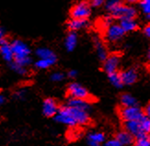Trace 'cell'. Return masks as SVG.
Returning <instances> with one entry per match:
<instances>
[{"label": "cell", "mask_w": 150, "mask_h": 146, "mask_svg": "<svg viewBox=\"0 0 150 146\" xmlns=\"http://www.w3.org/2000/svg\"><path fill=\"white\" fill-rule=\"evenodd\" d=\"M58 123L74 128L77 126H86L90 122L89 111L71 108L67 105L62 106L57 115L54 118Z\"/></svg>", "instance_id": "cell-1"}, {"label": "cell", "mask_w": 150, "mask_h": 146, "mask_svg": "<svg viewBox=\"0 0 150 146\" xmlns=\"http://www.w3.org/2000/svg\"><path fill=\"white\" fill-rule=\"evenodd\" d=\"M110 15L113 18L119 19V21L127 18H135V17L137 16V9L131 4H125L121 1L116 8L110 13Z\"/></svg>", "instance_id": "cell-2"}, {"label": "cell", "mask_w": 150, "mask_h": 146, "mask_svg": "<svg viewBox=\"0 0 150 146\" xmlns=\"http://www.w3.org/2000/svg\"><path fill=\"white\" fill-rule=\"evenodd\" d=\"M119 116L123 122L127 121H140L144 118L145 112L139 106L130 108H122L119 109Z\"/></svg>", "instance_id": "cell-3"}, {"label": "cell", "mask_w": 150, "mask_h": 146, "mask_svg": "<svg viewBox=\"0 0 150 146\" xmlns=\"http://www.w3.org/2000/svg\"><path fill=\"white\" fill-rule=\"evenodd\" d=\"M67 95L69 98H76V99H82V100L91 101L92 97H91L89 91L83 87V85L77 82H72L67 85Z\"/></svg>", "instance_id": "cell-4"}, {"label": "cell", "mask_w": 150, "mask_h": 146, "mask_svg": "<svg viewBox=\"0 0 150 146\" xmlns=\"http://www.w3.org/2000/svg\"><path fill=\"white\" fill-rule=\"evenodd\" d=\"M70 18L75 19H88L91 15L90 3L86 1H80L76 3L70 8Z\"/></svg>", "instance_id": "cell-5"}, {"label": "cell", "mask_w": 150, "mask_h": 146, "mask_svg": "<svg viewBox=\"0 0 150 146\" xmlns=\"http://www.w3.org/2000/svg\"><path fill=\"white\" fill-rule=\"evenodd\" d=\"M125 34L119 23H113L104 30V39L109 43H117L122 39Z\"/></svg>", "instance_id": "cell-6"}, {"label": "cell", "mask_w": 150, "mask_h": 146, "mask_svg": "<svg viewBox=\"0 0 150 146\" xmlns=\"http://www.w3.org/2000/svg\"><path fill=\"white\" fill-rule=\"evenodd\" d=\"M121 64V56L117 54H109V56L102 62V69L107 75L119 72Z\"/></svg>", "instance_id": "cell-7"}, {"label": "cell", "mask_w": 150, "mask_h": 146, "mask_svg": "<svg viewBox=\"0 0 150 146\" xmlns=\"http://www.w3.org/2000/svg\"><path fill=\"white\" fill-rule=\"evenodd\" d=\"M11 47L15 60H21L30 57V48L21 39H15L11 42Z\"/></svg>", "instance_id": "cell-8"}, {"label": "cell", "mask_w": 150, "mask_h": 146, "mask_svg": "<svg viewBox=\"0 0 150 146\" xmlns=\"http://www.w3.org/2000/svg\"><path fill=\"white\" fill-rule=\"evenodd\" d=\"M59 105L54 98H45L42 103V113L47 118H54L59 111Z\"/></svg>", "instance_id": "cell-9"}, {"label": "cell", "mask_w": 150, "mask_h": 146, "mask_svg": "<svg viewBox=\"0 0 150 146\" xmlns=\"http://www.w3.org/2000/svg\"><path fill=\"white\" fill-rule=\"evenodd\" d=\"M120 75L123 85H133L137 82L139 78V73L134 67H129L120 72Z\"/></svg>", "instance_id": "cell-10"}, {"label": "cell", "mask_w": 150, "mask_h": 146, "mask_svg": "<svg viewBox=\"0 0 150 146\" xmlns=\"http://www.w3.org/2000/svg\"><path fill=\"white\" fill-rule=\"evenodd\" d=\"M106 142V135L101 131H92L87 135L88 146H100Z\"/></svg>", "instance_id": "cell-11"}, {"label": "cell", "mask_w": 150, "mask_h": 146, "mask_svg": "<svg viewBox=\"0 0 150 146\" xmlns=\"http://www.w3.org/2000/svg\"><path fill=\"white\" fill-rule=\"evenodd\" d=\"M93 45H94V49L96 51V54L98 56L100 61H104L108 56H109V52H108V49L106 44L104 43V42L100 38H94L93 41Z\"/></svg>", "instance_id": "cell-12"}, {"label": "cell", "mask_w": 150, "mask_h": 146, "mask_svg": "<svg viewBox=\"0 0 150 146\" xmlns=\"http://www.w3.org/2000/svg\"><path fill=\"white\" fill-rule=\"evenodd\" d=\"M123 130L128 131L130 134L135 138H137L141 135H145L143 133L140 121H127L123 122Z\"/></svg>", "instance_id": "cell-13"}, {"label": "cell", "mask_w": 150, "mask_h": 146, "mask_svg": "<svg viewBox=\"0 0 150 146\" xmlns=\"http://www.w3.org/2000/svg\"><path fill=\"white\" fill-rule=\"evenodd\" d=\"M0 54L5 61L8 62L9 63L14 61V54H13L11 43H9L6 39L0 43Z\"/></svg>", "instance_id": "cell-14"}, {"label": "cell", "mask_w": 150, "mask_h": 146, "mask_svg": "<svg viewBox=\"0 0 150 146\" xmlns=\"http://www.w3.org/2000/svg\"><path fill=\"white\" fill-rule=\"evenodd\" d=\"M69 31L76 32L88 27V19H75L70 18L67 23Z\"/></svg>", "instance_id": "cell-15"}, {"label": "cell", "mask_w": 150, "mask_h": 146, "mask_svg": "<svg viewBox=\"0 0 150 146\" xmlns=\"http://www.w3.org/2000/svg\"><path fill=\"white\" fill-rule=\"evenodd\" d=\"M36 56L38 59H42V60H49V61H53L54 63L57 62V56L54 52L51 49L47 47H39L36 51Z\"/></svg>", "instance_id": "cell-16"}, {"label": "cell", "mask_w": 150, "mask_h": 146, "mask_svg": "<svg viewBox=\"0 0 150 146\" xmlns=\"http://www.w3.org/2000/svg\"><path fill=\"white\" fill-rule=\"evenodd\" d=\"M115 138H116V140L122 144V146H130L134 144V137L132 136L125 130H119L116 133Z\"/></svg>", "instance_id": "cell-17"}, {"label": "cell", "mask_w": 150, "mask_h": 146, "mask_svg": "<svg viewBox=\"0 0 150 146\" xmlns=\"http://www.w3.org/2000/svg\"><path fill=\"white\" fill-rule=\"evenodd\" d=\"M119 24L125 33L134 32L135 30H137L139 28V23L137 20H136V18L122 19V20L119 21Z\"/></svg>", "instance_id": "cell-18"}, {"label": "cell", "mask_w": 150, "mask_h": 146, "mask_svg": "<svg viewBox=\"0 0 150 146\" xmlns=\"http://www.w3.org/2000/svg\"><path fill=\"white\" fill-rule=\"evenodd\" d=\"M78 42V37L76 32L69 31V33L67 35L64 39V47H66L67 51H73Z\"/></svg>", "instance_id": "cell-19"}, {"label": "cell", "mask_w": 150, "mask_h": 146, "mask_svg": "<svg viewBox=\"0 0 150 146\" xmlns=\"http://www.w3.org/2000/svg\"><path fill=\"white\" fill-rule=\"evenodd\" d=\"M67 106L71 108H75L83 110H90V102L87 100H82V99H76V98H69L67 103Z\"/></svg>", "instance_id": "cell-20"}, {"label": "cell", "mask_w": 150, "mask_h": 146, "mask_svg": "<svg viewBox=\"0 0 150 146\" xmlns=\"http://www.w3.org/2000/svg\"><path fill=\"white\" fill-rule=\"evenodd\" d=\"M120 104L122 108H130L134 107L137 105V99H136L132 94L130 93H125L120 97Z\"/></svg>", "instance_id": "cell-21"}, {"label": "cell", "mask_w": 150, "mask_h": 146, "mask_svg": "<svg viewBox=\"0 0 150 146\" xmlns=\"http://www.w3.org/2000/svg\"><path fill=\"white\" fill-rule=\"evenodd\" d=\"M108 79H109V82L112 84V85H113L115 88H122V87H125L122 84L121 75H120V72L114 73V74H112V75H109Z\"/></svg>", "instance_id": "cell-22"}, {"label": "cell", "mask_w": 150, "mask_h": 146, "mask_svg": "<svg viewBox=\"0 0 150 146\" xmlns=\"http://www.w3.org/2000/svg\"><path fill=\"white\" fill-rule=\"evenodd\" d=\"M55 63H54L53 61H49V60L38 59L37 61L35 62V66H36V68H38V69L43 70V69H48V68H50L51 66L54 65Z\"/></svg>", "instance_id": "cell-23"}, {"label": "cell", "mask_w": 150, "mask_h": 146, "mask_svg": "<svg viewBox=\"0 0 150 146\" xmlns=\"http://www.w3.org/2000/svg\"><path fill=\"white\" fill-rule=\"evenodd\" d=\"M140 125H141L143 133L145 135H149L150 134V118L145 115L144 118L140 121Z\"/></svg>", "instance_id": "cell-24"}, {"label": "cell", "mask_w": 150, "mask_h": 146, "mask_svg": "<svg viewBox=\"0 0 150 146\" xmlns=\"http://www.w3.org/2000/svg\"><path fill=\"white\" fill-rule=\"evenodd\" d=\"M134 146H150V141L147 135H141L134 139Z\"/></svg>", "instance_id": "cell-25"}, {"label": "cell", "mask_w": 150, "mask_h": 146, "mask_svg": "<svg viewBox=\"0 0 150 146\" xmlns=\"http://www.w3.org/2000/svg\"><path fill=\"white\" fill-rule=\"evenodd\" d=\"M9 66H10V69L12 71H14L15 73H17V74H19V75H26L28 73V70L26 67H23V66L18 64L17 63H15L14 61H13L12 63H9Z\"/></svg>", "instance_id": "cell-26"}, {"label": "cell", "mask_w": 150, "mask_h": 146, "mask_svg": "<svg viewBox=\"0 0 150 146\" xmlns=\"http://www.w3.org/2000/svg\"><path fill=\"white\" fill-rule=\"evenodd\" d=\"M138 6L143 14L146 17L150 15V0H142L138 3Z\"/></svg>", "instance_id": "cell-27"}, {"label": "cell", "mask_w": 150, "mask_h": 146, "mask_svg": "<svg viewBox=\"0 0 150 146\" xmlns=\"http://www.w3.org/2000/svg\"><path fill=\"white\" fill-rule=\"evenodd\" d=\"M113 18L110 16V15H108V16H105V17H102L100 20V27L105 30L107 28H109L110 25L113 24Z\"/></svg>", "instance_id": "cell-28"}, {"label": "cell", "mask_w": 150, "mask_h": 146, "mask_svg": "<svg viewBox=\"0 0 150 146\" xmlns=\"http://www.w3.org/2000/svg\"><path fill=\"white\" fill-rule=\"evenodd\" d=\"M64 77H66V75H64V74H63L62 72H54L51 75V80L53 82L58 83V82L63 81Z\"/></svg>", "instance_id": "cell-29"}, {"label": "cell", "mask_w": 150, "mask_h": 146, "mask_svg": "<svg viewBox=\"0 0 150 146\" xmlns=\"http://www.w3.org/2000/svg\"><path fill=\"white\" fill-rule=\"evenodd\" d=\"M26 94H27V91H26L25 89H19L14 93V97L16 99H18V100H21V99L25 98Z\"/></svg>", "instance_id": "cell-30"}, {"label": "cell", "mask_w": 150, "mask_h": 146, "mask_svg": "<svg viewBox=\"0 0 150 146\" xmlns=\"http://www.w3.org/2000/svg\"><path fill=\"white\" fill-rule=\"evenodd\" d=\"M104 146H122V144L116 140V138H110L106 140L105 143L103 144Z\"/></svg>", "instance_id": "cell-31"}, {"label": "cell", "mask_w": 150, "mask_h": 146, "mask_svg": "<svg viewBox=\"0 0 150 146\" xmlns=\"http://www.w3.org/2000/svg\"><path fill=\"white\" fill-rule=\"evenodd\" d=\"M105 2L103 0H93V1L90 2L91 8H100V6H104Z\"/></svg>", "instance_id": "cell-32"}, {"label": "cell", "mask_w": 150, "mask_h": 146, "mask_svg": "<svg viewBox=\"0 0 150 146\" xmlns=\"http://www.w3.org/2000/svg\"><path fill=\"white\" fill-rule=\"evenodd\" d=\"M143 33H144V35L146 38L150 39V22L147 23L144 27V29H143Z\"/></svg>", "instance_id": "cell-33"}, {"label": "cell", "mask_w": 150, "mask_h": 146, "mask_svg": "<svg viewBox=\"0 0 150 146\" xmlns=\"http://www.w3.org/2000/svg\"><path fill=\"white\" fill-rule=\"evenodd\" d=\"M67 76L68 78H71V79H74L77 76V71L76 70H69L67 72Z\"/></svg>", "instance_id": "cell-34"}, {"label": "cell", "mask_w": 150, "mask_h": 146, "mask_svg": "<svg viewBox=\"0 0 150 146\" xmlns=\"http://www.w3.org/2000/svg\"><path fill=\"white\" fill-rule=\"evenodd\" d=\"M6 31L3 28L0 27V43L3 42L4 41H6Z\"/></svg>", "instance_id": "cell-35"}, {"label": "cell", "mask_w": 150, "mask_h": 146, "mask_svg": "<svg viewBox=\"0 0 150 146\" xmlns=\"http://www.w3.org/2000/svg\"><path fill=\"white\" fill-rule=\"evenodd\" d=\"M144 112H145V115L148 118H150V101L146 104V106L144 109Z\"/></svg>", "instance_id": "cell-36"}, {"label": "cell", "mask_w": 150, "mask_h": 146, "mask_svg": "<svg viewBox=\"0 0 150 146\" xmlns=\"http://www.w3.org/2000/svg\"><path fill=\"white\" fill-rule=\"evenodd\" d=\"M6 101V98L5 97V96H3L2 94H0V106H2L3 104H5Z\"/></svg>", "instance_id": "cell-37"}, {"label": "cell", "mask_w": 150, "mask_h": 146, "mask_svg": "<svg viewBox=\"0 0 150 146\" xmlns=\"http://www.w3.org/2000/svg\"><path fill=\"white\" fill-rule=\"evenodd\" d=\"M146 58H147V61L150 63V46L148 47V50H147V54H146Z\"/></svg>", "instance_id": "cell-38"}, {"label": "cell", "mask_w": 150, "mask_h": 146, "mask_svg": "<svg viewBox=\"0 0 150 146\" xmlns=\"http://www.w3.org/2000/svg\"><path fill=\"white\" fill-rule=\"evenodd\" d=\"M146 18H148V19H149V20H150V15H149V16H147V17H146Z\"/></svg>", "instance_id": "cell-39"}, {"label": "cell", "mask_w": 150, "mask_h": 146, "mask_svg": "<svg viewBox=\"0 0 150 146\" xmlns=\"http://www.w3.org/2000/svg\"><path fill=\"white\" fill-rule=\"evenodd\" d=\"M147 136H148V138H149V141H150V134H149V135H147Z\"/></svg>", "instance_id": "cell-40"}]
</instances>
